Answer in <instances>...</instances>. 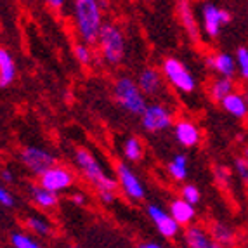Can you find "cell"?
I'll return each mask as SVG.
<instances>
[{
  "mask_svg": "<svg viewBox=\"0 0 248 248\" xmlns=\"http://www.w3.org/2000/svg\"><path fill=\"white\" fill-rule=\"evenodd\" d=\"M205 62H207V66L212 71H215L220 77H231V78H234V75H238V71H236V59L229 52L210 54V56H207Z\"/></svg>",
  "mask_w": 248,
  "mask_h": 248,
  "instance_id": "15",
  "label": "cell"
},
{
  "mask_svg": "<svg viewBox=\"0 0 248 248\" xmlns=\"http://www.w3.org/2000/svg\"><path fill=\"white\" fill-rule=\"evenodd\" d=\"M9 241H11V245H13L14 248H38L40 247V243L35 240L33 236L28 234V232H23V231L11 232Z\"/></svg>",
  "mask_w": 248,
  "mask_h": 248,
  "instance_id": "26",
  "label": "cell"
},
{
  "mask_svg": "<svg viewBox=\"0 0 248 248\" xmlns=\"http://www.w3.org/2000/svg\"><path fill=\"white\" fill-rule=\"evenodd\" d=\"M97 196H99V200L103 203H106V205H109V203L115 202L116 198V193L115 191H103V193H97Z\"/></svg>",
  "mask_w": 248,
  "mask_h": 248,
  "instance_id": "32",
  "label": "cell"
},
{
  "mask_svg": "<svg viewBox=\"0 0 248 248\" xmlns=\"http://www.w3.org/2000/svg\"><path fill=\"white\" fill-rule=\"evenodd\" d=\"M0 181L5 182V184H11V182H14V174L11 172V170L4 169L2 172H0Z\"/></svg>",
  "mask_w": 248,
  "mask_h": 248,
  "instance_id": "35",
  "label": "cell"
},
{
  "mask_svg": "<svg viewBox=\"0 0 248 248\" xmlns=\"http://www.w3.org/2000/svg\"><path fill=\"white\" fill-rule=\"evenodd\" d=\"M103 13L104 9L101 7L99 0H75L73 14L77 31H78L82 42L89 46L97 44L99 31L104 25Z\"/></svg>",
  "mask_w": 248,
  "mask_h": 248,
  "instance_id": "1",
  "label": "cell"
},
{
  "mask_svg": "<svg viewBox=\"0 0 248 248\" xmlns=\"http://www.w3.org/2000/svg\"><path fill=\"white\" fill-rule=\"evenodd\" d=\"M243 156H245V158H248V146L243 149Z\"/></svg>",
  "mask_w": 248,
  "mask_h": 248,
  "instance_id": "38",
  "label": "cell"
},
{
  "mask_svg": "<svg viewBox=\"0 0 248 248\" xmlns=\"http://www.w3.org/2000/svg\"><path fill=\"white\" fill-rule=\"evenodd\" d=\"M97 46H99L103 59L109 66H118L124 62L127 44H125V35L120 26L113 25V23H104L99 31Z\"/></svg>",
  "mask_w": 248,
  "mask_h": 248,
  "instance_id": "4",
  "label": "cell"
},
{
  "mask_svg": "<svg viewBox=\"0 0 248 248\" xmlns=\"http://www.w3.org/2000/svg\"><path fill=\"white\" fill-rule=\"evenodd\" d=\"M222 109L228 115H231L236 120H247L248 118V101H247V94H241V92L234 91L224 97L222 103H220Z\"/></svg>",
  "mask_w": 248,
  "mask_h": 248,
  "instance_id": "17",
  "label": "cell"
},
{
  "mask_svg": "<svg viewBox=\"0 0 248 248\" xmlns=\"http://www.w3.org/2000/svg\"><path fill=\"white\" fill-rule=\"evenodd\" d=\"M215 177H217L219 184H220V182H228V179H229L228 170L224 169V167H217V169H215Z\"/></svg>",
  "mask_w": 248,
  "mask_h": 248,
  "instance_id": "33",
  "label": "cell"
},
{
  "mask_svg": "<svg viewBox=\"0 0 248 248\" xmlns=\"http://www.w3.org/2000/svg\"><path fill=\"white\" fill-rule=\"evenodd\" d=\"M47 5L52 9H61L62 5H64V0H46Z\"/></svg>",
  "mask_w": 248,
  "mask_h": 248,
  "instance_id": "36",
  "label": "cell"
},
{
  "mask_svg": "<svg viewBox=\"0 0 248 248\" xmlns=\"http://www.w3.org/2000/svg\"><path fill=\"white\" fill-rule=\"evenodd\" d=\"M38 182L47 189L54 191V193H64V191L71 189V186L75 184V174L70 169L62 165H52L50 169H47L44 174L38 175Z\"/></svg>",
  "mask_w": 248,
  "mask_h": 248,
  "instance_id": "11",
  "label": "cell"
},
{
  "mask_svg": "<svg viewBox=\"0 0 248 248\" xmlns=\"http://www.w3.org/2000/svg\"><path fill=\"white\" fill-rule=\"evenodd\" d=\"M181 196L189 203H193V205H198L202 202V193H200V189L195 184H184L181 189Z\"/></svg>",
  "mask_w": 248,
  "mask_h": 248,
  "instance_id": "29",
  "label": "cell"
},
{
  "mask_svg": "<svg viewBox=\"0 0 248 248\" xmlns=\"http://www.w3.org/2000/svg\"><path fill=\"white\" fill-rule=\"evenodd\" d=\"M17 75L16 59L7 49L0 47V89H7L13 85Z\"/></svg>",
  "mask_w": 248,
  "mask_h": 248,
  "instance_id": "19",
  "label": "cell"
},
{
  "mask_svg": "<svg viewBox=\"0 0 248 248\" xmlns=\"http://www.w3.org/2000/svg\"><path fill=\"white\" fill-rule=\"evenodd\" d=\"M187 169H189V160L186 155H175L167 165V172L175 182H184L187 179Z\"/></svg>",
  "mask_w": 248,
  "mask_h": 248,
  "instance_id": "23",
  "label": "cell"
},
{
  "mask_svg": "<svg viewBox=\"0 0 248 248\" xmlns=\"http://www.w3.org/2000/svg\"><path fill=\"white\" fill-rule=\"evenodd\" d=\"M0 205H2V207H7V208L16 205V200H14L13 193H11L4 184H0Z\"/></svg>",
  "mask_w": 248,
  "mask_h": 248,
  "instance_id": "31",
  "label": "cell"
},
{
  "mask_svg": "<svg viewBox=\"0 0 248 248\" xmlns=\"http://www.w3.org/2000/svg\"><path fill=\"white\" fill-rule=\"evenodd\" d=\"M144 2H153V0H144Z\"/></svg>",
  "mask_w": 248,
  "mask_h": 248,
  "instance_id": "39",
  "label": "cell"
},
{
  "mask_svg": "<svg viewBox=\"0 0 248 248\" xmlns=\"http://www.w3.org/2000/svg\"><path fill=\"white\" fill-rule=\"evenodd\" d=\"M30 198H31V202H33L38 208H42V210H50V208L56 207L59 202L58 193H54V191L44 187L40 182L30 186Z\"/></svg>",
  "mask_w": 248,
  "mask_h": 248,
  "instance_id": "20",
  "label": "cell"
},
{
  "mask_svg": "<svg viewBox=\"0 0 248 248\" xmlns=\"http://www.w3.org/2000/svg\"><path fill=\"white\" fill-rule=\"evenodd\" d=\"M19 160L37 177L40 174H44L47 169L56 165V156L50 151L38 148V146H26V148H23L19 153Z\"/></svg>",
  "mask_w": 248,
  "mask_h": 248,
  "instance_id": "10",
  "label": "cell"
},
{
  "mask_svg": "<svg viewBox=\"0 0 248 248\" xmlns=\"http://www.w3.org/2000/svg\"><path fill=\"white\" fill-rule=\"evenodd\" d=\"M137 85L146 97H155L163 91V73L156 68H144L137 77Z\"/></svg>",
  "mask_w": 248,
  "mask_h": 248,
  "instance_id": "14",
  "label": "cell"
},
{
  "mask_svg": "<svg viewBox=\"0 0 248 248\" xmlns=\"http://www.w3.org/2000/svg\"><path fill=\"white\" fill-rule=\"evenodd\" d=\"M174 136L175 141L182 148H195L202 142V130L193 120L182 118V120L174 122Z\"/></svg>",
  "mask_w": 248,
  "mask_h": 248,
  "instance_id": "13",
  "label": "cell"
},
{
  "mask_svg": "<svg viewBox=\"0 0 248 248\" xmlns=\"http://www.w3.org/2000/svg\"><path fill=\"white\" fill-rule=\"evenodd\" d=\"M236 59V71L243 82H248V47L241 46L234 52Z\"/></svg>",
  "mask_w": 248,
  "mask_h": 248,
  "instance_id": "27",
  "label": "cell"
},
{
  "mask_svg": "<svg viewBox=\"0 0 248 248\" xmlns=\"http://www.w3.org/2000/svg\"><path fill=\"white\" fill-rule=\"evenodd\" d=\"M232 16L228 9L217 7L212 2H205L202 5V30L207 37H219L222 28L226 25H229Z\"/></svg>",
  "mask_w": 248,
  "mask_h": 248,
  "instance_id": "7",
  "label": "cell"
},
{
  "mask_svg": "<svg viewBox=\"0 0 248 248\" xmlns=\"http://www.w3.org/2000/svg\"><path fill=\"white\" fill-rule=\"evenodd\" d=\"M71 202H73L75 205L82 207V205H85L87 198H85V195H83V193H78V191H77V193H73V195H71Z\"/></svg>",
  "mask_w": 248,
  "mask_h": 248,
  "instance_id": "34",
  "label": "cell"
},
{
  "mask_svg": "<svg viewBox=\"0 0 248 248\" xmlns=\"http://www.w3.org/2000/svg\"><path fill=\"white\" fill-rule=\"evenodd\" d=\"M139 118H141L142 128L151 134L163 132L167 128L174 127V111L167 104L161 103L148 104Z\"/></svg>",
  "mask_w": 248,
  "mask_h": 248,
  "instance_id": "6",
  "label": "cell"
},
{
  "mask_svg": "<svg viewBox=\"0 0 248 248\" xmlns=\"http://www.w3.org/2000/svg\"><path fill=\"white\" fill-rule=\"evenodd\" d=\"M247 101H248V94H247Z\"/></svg>",
  "mask_w": 248,
  "mask_h": 248,
  "instance_id": "40",
  "label": "cell"
},
{
  "mask_svg": "<svg viewBox=\"0 0 248 248\" xmlns=\"http://www.w3.org/2000/svg\"><path fill=\"white\" fill-rule=\"evenodd\" d=\"M141 248H161L160 241H144V243L139 245Z\"/></svg>",
  "mask_w": 248,
  "mask_h": 248,
  "instance_id": "37",
  "label": "cell"
},
{
  "mask_svg": "<svg viewBox=\"0 0 248 248\" xmlns=\"http://www.w3.org/2000/svg\"><path fill=\"white\" fill-rule=\"evenodd\" d=\"M236 91V83L231 77H217L215 80H212L210 87H208V95L215 104L222 103L224 97H228L231 92Z\"/></svg>",
  "mask_w": 248,
  "mask_h": 248,
  "instance_id": "21",
  "label": "cell"
},
{
  "mask_svg": "<svg viewBox=\"0 0 248 248\" xmlns=\"http://www.w3.org/2000/svg\"><path fill=\"white\" fill-rule=\"evenodd\" d=\"M177 17L181 26L184 28V31L187 33L191 42L200 44V38H202V30H200L198 19L195 16V11H193V5H191L189 0H177Z\"/></svg>",
  "mask_w": 248,
  "mask_h": 248,
  "instance_id": "12",
  "label": "cell"
},
{
  "mask_svg": "<svg viewBox=\"0 0 248 248\" xmlns=\"http://www.w3.org/2000/svg\"><path fill=\"white\" fill-rule=\"evenodd\" d=\"M146 212H148L149 219L153 220L155 228L160 232L161 238H165V240H169V241L177 240V236L181 234L182 226L172 217V214H170L169 210H165V208L156 205V203H149Z\"/></svg>",
  "mask_w": 248,
  "mask_h": 248,
  "instance_id": "8",
  "label": "cell"
},
{
  "mask_svg": "<svg viewBox=\"0 0 248 248\" xmlns=\"http://www.w3.org/2000/svg\"><path fill=\"white\" fill-rule=\"evenodd\" d=\"M113 95H115V101L118 103V106L132 116H141L142 111L146 109V106H148L146 95L139 89V85H137V80L130 78L127 75L118 77L115 80V83H113Z\"/></svg>",
  "mask_w": 248,
  "mask_h": 248,
  "instance_id": "3",
  "label": "cell"
},
{
  "mask_svg": "<svg viewBox=\"0 0 248 248\" xmlns=\"http://www.w3.org/2000/svg\"><path fill=\"white\" fill-rule=\"evenodd\" d=\"M73 54H75V58H77V61H78L82 66H89V64L92 62V49L89 44H85V42L75 44Z\"/></svg>",
  "mask_w": 248,
  "mask_h": 248,
  "instance_id": "28",
  "label": "cell"
},
{
  "mask_svg": "<svg viewBox=\"0 0 248 248\" xmlns=\"http://www.w3.org/2000/svg\"><path fill=\"white\" fill-rule=\"evenodd\" d=\"M234 172L238 174V177L243 182L248 184V158L245 156H238L234 160Z\"/></svg>",
  "mask_w": 248,
  "mask_h": 248,
  "instance_id": "30",
  "label": "cell"
},
{
  "mask_svg": "<svg viewBox=\"0 0 248 248\" xmlns=\"http://www.w3.org/2000/svg\"><path fill=\"white\" fill-rule=\"evenodd\" d=\"M163 78L181 94H191L196 91V78L189 68L177 58H167L161 62Z\"/></svg>",
  "mask_w": 248,
  "mask_h": 248,
  "instance_id": "5",
  "label": "cell"
},
{
  "mask_svg": "<svg viewBox=\"0 0 248 248\" xmlns=\"http://www.w3.org/2000/svg\"><path fill=\"white\" fill-rule=\"evenodd\" d=\"M26 228L33 232L38 238H46L52 232V226L47 219L40 217V215H30L26 217Z\"/></svg>",
  "mask_w": 248,
  "mask_h": 248,
  "instance_id": "25",
  "label": "cell"
},
{
  "mask_svg": "<svg viewBox=\"0 0 248 248\" xmlns=\"http://www.w3.org/2000/svg\"><path fill=\"white\" fill-rule=\"evenodd\" d=\"M142 156H144V146H142L141 139L128 137L127 141L124 142V158L127 161L137 163V161L142 160Z\"/></svg>",
  "mask_w": 248,
  "mask_h": 248,
  "instance_id": "24",
  "label": "cell"
},
{
  "mask_svg": "<svg viewBox=\"0 0 248 248\" xmlns=\"http://www.w3.org/2000/svg\"><path fill=\"white\" fill-rule=\"evenodd\" d=\"M208 231L215 247H229L236 241V231L226 222H214Z\"/></svg>",
  "mask_w": 248,
  "mask_h": 248,
  "instance_id": "22",
  "label": "cell"
},
{
  "mask_svg": "<svg viewBox=\"0 0 248 248\" xmlns=\"http://www.w3.org/2000/svg\"><path fill=\"white\" fill-rule=\"evenodd\" d=\"M75 163L78 167V170L82 172V175L91 182L92 186L95 187L97 193L103 191H118L120 184L118 181L104 172L103 165L99 163V160L85 148H77L75 149Z\"/></svg>",
  "mask_w": 248,
  "mask_h": 248,
  "instance_id": "2",
  "label": "cell"
},
{
  "mask_svg": "<svg viewBox=\"0 0 248 248\" xmlns=\"http://www.w3.org/2000/svg\"><path fill=\"white\" fill-rule=\"evenodd\" d=\"M182 240L184 245L189 248H212L215 247L214 240H212L210 231L196 224H189L186 226L184 232H182Z\"/></svg>",
  "mask_w": 248,
  "mask_h": 248,
  "instance_id": "16",
  "label": "cell"
},
{
  "mask_svg": "<svg viewBox=\"0 0 248 248\" xmlns=\"http://www.w3.org/2000/svg\"><path fill=\"white\" fill-rule=\"evenodd\" d=\"M116 172V181L120 184V189L124 191L125 195L134 202H141L146 198V187L142 184V181L139 179V175L134 172L127 163L118 161L115 165Z\"/></svg>",
  "mask_w": 248,
  "mask_h": 248,
  "instance_id": "9",
  "label": "cell"
},
{
  "mask_svg": "<svg viewBox=\"0 0 248 248\" xmlns=\"http://www.w3.org/2000/svg\"><path fill=\"white\" fill-rule=\"evenodd\" d=\"M195 207L196 205H193V203H189L187 200H184L181 196V198H175L174 202L170 203L169 212L172 214V217L181 224L182 228H186V226H189L196 217V208Z\"/></svg>",
  "mask_w": 248,
  "mask_h": 248,
  "instance_id": "18",
  "label": "cell"
}]
</instances>
